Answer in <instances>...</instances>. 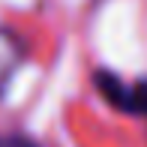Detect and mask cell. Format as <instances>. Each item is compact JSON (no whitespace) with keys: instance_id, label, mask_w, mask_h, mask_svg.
<instances>
[{"instance_id":"1","label":"cell","mask_w":147,"mask_h":147,"mask_svg":"<svg viewBox=\"0 0 147 147\" xmlns=\"http://www.w3.org/2000/svg\"><path fill=\"white\" fill-rule=\"evenodd\" d=\"M21 57H24L21 39H18L15 33H9V30H0V96H3V90L9 87L18 63H21Z\"/></svg>"},{"instance_id":"2","label":"cell","mask_w":147,"mask_h":147,"mask_svg":"<svg viewBox=\"0 0 147 147\" xmlns=\"http://www.w3.org/2000/svg\"><path fill=\"white\" fill-rule=\"evenodd\" d=\"M0 147H39V144L24 135H0Z\"/></svg>"}]
</instances>
